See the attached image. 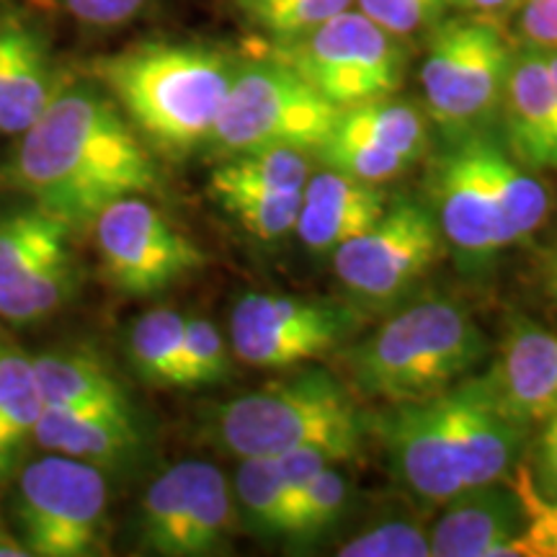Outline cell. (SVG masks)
<instances>
[{
	"mask_svg": "<svg viewBox=\"0 0 557 557\" xmlns=\"http://www.w3.org/2000/svg\"><path fill=\"white\" fill-rule=\"evenodd\" d=\"M0 184L65 220L75 233L124 197L158 191L160 171L139 132L94 78H62L21 143Z\"/></svg>",
	"mask_w": 557,
	"mask_h": 557,
	"instance_id": "1",
	"label": "cell"
},
{
	"mask_svg": "<svg viewBox=\"0 0 557 557\" xmlns=\"http://www.w3.org/2000/svg\"><path fill=\"white\" fill-rule=\"evenodd\" d=\"M374 423L400 483L436 506L506 480L527 444V426L500 410L485 377L451 385L434 398L400 403Z\"/></svg>",
	"mask_w": 557,
	"mask_h": 557,
	"instance_id": "2",
	"label": "cell"
},
{
	"mask_svg": "<svg viewBox=\"0 0 557 557\" xmlns=\"http://www.w3.org/2000/svg\"><path fill=\"white\" fill-rule=\"evenodd\" d=\"M238 62L194 41H139L96 58L88 75L120 103L145 143L186 156L207 145Z\"/></svg>",
	"mask_w": 557,
	"mask_h": 557,
	"instance_id": "3",
	"label": "cell"
},
{
	"mask_svg": "<svg viewBox=\"0 0 557 557\" xmlns=\"http://www.w3.org/2000/svg\"><path fill=\"white\" fill-rule=\"evenodd\" d=\"M431 199L444 243L470 271L529 238L549 209L545 184L485 129L449 139L431 171Z\"/></svg>",
	"mask_w": 557,
	"mask_h": 557,
	"instance_id": "4",
	"label": "cell"
},
{
	"mask_svg": "<svg viewBox=\"0 0 557 557\" xmlns=\"http://www.w3.org/2000/svg\"><path fill=\"white\" fill-rule=\"evenodd\" d=\"M201 429L214 447L238 459H271L312 444L346 462L364 447L369 418L344 382L310 369L209 408Z\"/></svg>",
	"mask_w": 557,
	"mask_h": 557,
	"instance_id": "5",
	"label": "cell"
},
{
	"mask_svg": "<svg viewBox=\"0 0 557 557\" xmlns=\"http://www.w3.org/2000/svg\"><path fill=\"white\" fill-rule=\"evenodd\" d=\"M487 354L475 318L451 299H426L400 310L341 357L348 382L389 406L434 398L470 374Z\"/></svg>",
	"mask_w": 557,
	"mask_h": 557,
	"instance_id": "6",
	"label": "cell"
},
{
	"mask_svg": "<svg viewBox=\"0 0 557 557\" xmlns=\"http://www.w3.org/2000/svg\"><path fill=\"white\" fill-rule=\"evenodd\" d=\"M338 114V107L278 60H240L205 148L218 158L269 148L315 152Z\"/></svg>",
	"mask_w": 557,
	"mask_h": 557,
	"instance_id": "7",
	"label": "cell"
},
{
	"mask_svg": "<svg viewBox=\"0 0 557 557\" xmlns=\"http://www.w3.org/2000/svg\"><path fill=\"white\" fill-rule=\"evenodd\" d=\"M429 32L421 65L429 120L447 139L485 129L504 101L511 45L483 13L442 18Z\"/></svg>",
	"mask_w": 557,
	"mask_h": 557,
	"instance_id": "8",
	"label": "cell"
},
{
	"mask_svg": "<svg viewBox=\"0 0 557 557\" xmlns=\"http://www.w3.org/2000/svg\"><path fill=\"white\" fill-rule=\"evenodd\" d=\"M267 52L338 109L395 96L408 65L400 39L354 9L341 11L302 37L271 41Z\"/></svg>",
	"mask_w": 557,
	"mask_h": 557,
	"instance_id": "9",
	"label": "cell"
},
{
	"mask_svg": "<svg viewBox=\"0 0 557 557\" xmlns=\"http://www.w3.org/2000/svg\"><path fill=\"white\" fill-rule=\"evenodd\" d=\"M107 511L109 483L96 465L47 451L21 472L13 513L29 555H94L103 542Z\"/></svg>",
	"mask_w": 557,
	"mask_h": 557,
	"instance_id": "10",
	"label": "cell"
},
{
	"mask_svg": "<svg viewBox=\"0 0 557 557\" xmlns=\"http://www.w3.org/2000/svg\"><path fill=\"white\" fill-rule=\"evenodd\" d=\"M444 250L434 209L416 199L389 201L372 227L341 246L333 259L338 282L364 308L398 305L429 274Z\"/></svg>",
	"mask_w": 557,
	"mask_h": 557,
	"instance_id": "11",
	"label": "cell"
},
{
	"mask_svg": "<svg viewBox=\"0 0 557 557\" xmlns=\"http://www.w3.org/2000/svg\"><path fill=\"white\" fill-rule=\"evenodd\" d=\"M364 323L359 305L323 297L248 292L230 312V341L240 361L259 369H287L325 357Z\"/></svg>",
	"mask_w": 557,
	"mask_h": 557,
	"instance_id": "12",
	"label": "cell"
},
{
	"mask_svg": "<svg viewBox=\"0 0 557 557\" xmlns=\"http://www.w3.org/2000/svg\"><path fill=\"white\" fill-rule=\"evenodd\" d=\"M75 230L37 205L0 214V318L34 325L58 312L78 287Z\"/></svg>",
	"mask_w": 557,
	"mask_h": 557,
	"instance_id": "13",
	"label": "cell"
},
{
	"mask_svg": "<svg viewBox=\"0 0 557 557\" xmlns=\"http://www.w3.org/2000/svg\"><path fill=\"white\" fill-rule=\"evenodd\" d=\"M233 487L214 465L184 459L152 480L137 508V542L163 557L220 553L235 529Z\"/></svg>",
	"mask_w": 557,
	"mask_h": 557,
	"instance_id": "14",
	"label": "cell"
},
{
	"mask_svg": "<svg viewBox=\"0 0 557 557\" xmlns=\"http://www.w3.org/2000/svg\"><path fill=\"white\" fill-rule=\"evenodd\" d=\"M103 276L116 292L150 297L207 263V253L145 197H124L94 220Z\"/></svg>",
	"mask_w": 557,
	"mask_h": 557,
	"instance_id": "15",
	"label": "cell"
},
{
	"mask_svg": "<svg viewBox=\"0 0 557 557\" xmlns=\"http://www.w3.org/2000/svg\"><path fill=\"white\" fill-rule=\"evenodd\" d=\"M310 152L295 148L250 150L222 158L209 189L230 218L263 243H276L295 230Z\"/></svg>",
	"mask_w": 557,
	"mask_h": 557,
	"instance_id": "16",
	"label": "cell"
},
{
	"mask_svg": "<svg viewBox=\"0 0 557 557\" xmlns=\"http://www.w3.org/2000/svg\"><path fill=\"white\" fill-rule=\"evenodd\" d=\"M429 529L431 557H511L519 555V534L527 524L517 487L487 483L444 504Z\"/></svg>",
	"mask_w": 557,
	"mask_h": 557,
	"instance_id": "17",
	"label": "cell"
},
{
	"mask_svg": "<svg viewBox=\"0 0 557 557\" xmlns=\"http://www.w3.org/2000/svg\"><path fill=\"white\" fill-rule=\"evenodd\" d=\"M483 377L508 418L527 429L542 423L557 410V336L517 318Z\"/></svg>",
	"mask_w": 557,
	"mask_h": 557,
	"instance_id": "18",
	"label": "cell"
},
{
	"mask_svg": "<svg viewBox=\"0 0 557 557\" xmlns=\"http://www.w3.org/2000/svg\"><path fill=\"white\" fill-rule=\"evenodd\" d=\"M389 205L382 184L323 169L305 181L297 214V238L315 256H333L382 218Z\"/></svg>",
	"mask_w": 557,
	"mask_h": 557,
	"instance_id": "19",
	"label": "cell"
},
{
	"mask_svg": "<svg viewBox=\"0 0 557 557\" xmlns=\"http://www.w3.org/2000/svg\"><path fill=\"white\" fill-rule=\"evenodd\" d=\"M500 114L508 152L529 171L557 169V94L545 52L521 47L508 70Z\"/></svg>",
	"mask_w": 557,
	"mask_h": 557,
	"instance_id": "20",
	"label": "cell"
},
{
	"mask_svg": "<svg viewBox=\"0 0 557 557\" xmlns=\"http://www.w3.org/2000/svg\"><path fill=\"white\" fill-rule=\"evenodd\" d=\"M34 442L45 451L83 459L96 468L127 462L143 444L132 406H45Z\"/></svg>",
	"mask_w": 557,
	"mask_h": 557,
	"instance_id": "21",
	"label": "cell"
},
{
	"mask_svg": "<svg viewBox=\"0 0 557 557\" xmlns=\"http://www.w3.org/2000/svg\"><path fill=\"white\" fill-rule=\"evenodd\" d=\"M32 359L45 406H129L120 380L86 348H52Z\"/></svg>",
	"mask_w": 557,
	"mask_h": 557,
	"instance_id": "22",
	"label": "cell"
},
{
	"mask_svg": "<svg viewBox=\"0 0 557 557\" xmlns=\"http://www.w3.org/2000/svg\"><path fill=\"white\" fill-rule=\"evenodd\" d=\"M45 410L34 359L24 348L0 338V478L16 468L21 451L34 442Z\"/></svg>",
	"mask_w": 557,
	"mask_h": 557,
	"instance_id": "23",
	"label": "cell"
},
{
	"mask_svg": "<svg viewBox=\"0 0 557 557\" xmlns=\"http://www.w3.org/2000/svg\"><path fill=\"white\" fill-rule=\"evenodd\" d=\"M65 75L54 62L50 39L34 24L13 67L11 83L0 99V135H21L37 122Z\"/></svg>",
	"mask_w": 557,
	"mask_h": 557,
	"instance_id": "24",
	"label": "cell"
},
{
	"mask_svg": "<svg viewBox=\"0 0 557 557\" xmlns=\"http://www.w3.org/2000/svg\"><path fill=\"white\" fill-rule=\"evenodd\" d=\"M336 124L351 135L364 137L369 143L406 158L410 165L423 156L429 143L426 120L421 111L413 103L398 101L393 96L341 109Z\"/></svg>",
	"mask_w": 557,
	"mask_h": 557,
	"instance_id": "25",
	"label": "cell"
},
{
	"mask_svg": "<svg viewBox=\"0 0 557 557\" xmlns=\"http://www.w3.org/2000/svg\"><path fill=\"white\" fill-rule=\"evenodd\" d=\"M186 315L171 308L148 310L129 331L127 351L139 380L158 387H181Z\"/></svg>",
	"mask_w": 557,
	"mask_h": 557,
	"instance_id": "26",
	"label": "cell"
},
{
	"mask_svg": "<svg viewBox=\"0 0 557 557\" xmlns=\"http://www.w3.org/2000/svg\"><path fill=\"white\" fill-rule=\"evenodd\" d=\"M235 508L261 537H289L292 527V506L287 487L274 459L269 457H248L240 459V468L235 472Z\"/></svg>",
	"mask_w": 557,
	"mask_h": 557,
	"instance_id": "27",
	"label": "cell"
},
{
	"mask_svg": "<svg viewBox=\"0 0 557 557\" xmlns=\"http://www.w3.org/2000/svg\"><path fill=\"white\" fill-rule=\"evenodd\" d=\"M351 3L354 0H233L246 24L267 34L271 41L302 37L341 11L351 9Z\"/></svg>",
	"mask_w": 557,
	"mask_h": 557,
	"instance_id": "28",
	"label": "cell"
},
{
	"mask_svg": "<svg viewBox=\"0 0 557 557\" xmlns=\"http://www.w3.org/2000/svg\"><path fill=\"white\" fill-rule=\"evenodd\" d=\"M315 156L325 169L369 181V184H385V181L400 176L410 169L406 158L395 156V152L380 148V145L369 143L364 137L351 135V132L341 129L338 124H333V129L315 150Z\"/></svg>",
	"mask_w": 557,
	"mask_h": 557,
	"instance_id": "29",
	"label": "cell"
},
{
	"mask_svg": "<svg viewBox=\"0 0 557 557\" xmlns=\"http://www.w3.org/2000/svg\"><path fill=\"white\" fill-rule=\"evenodd\" d=\"M348 506V480L336 465L325 468L312 483L299 493L292 511V542H312L325 534L344 517Z\"/></svg>",
	"mask_w": 557,
	"mask_h": 557,
	"instance_id": "30",
	"label": "cell"
},
{
	"mask_svg": "<svg viewBox=\"0 0 557 557\" xmlns=\"http://www.w3.org/2000/svg\"><path fill=\"white\" fill-rule=\"evenodd\" d=\"M230 377L225 338L212 320L186 315L184 354H181V387L220 385Z\"/></svg>",
	"mask_w": 557,
	"mask_h": 557,
	"instance_id": "31",
	"label": "cell"
},
{
	"mask_svg": "<svg viewBox=\"0 0 557 557\" xmlns=\"http://www.w3.org/2000/svg\"><path fill=\"white\" fill-rule=\"evenodd\" d=\"M341 557H431L429 529L410 519H385L338 549Z\"/></svg>",
	"mask_w": 557,
	"mask_h": 557,
	"instance_id": "32",
	"label": "cell"
},
{
	"mask_svg": "<svg viewBox=\"0 0 557 557\" xmlns=\"http://www.w3.org/2000/svg\"><path fill=\"white\" fill-rule=\"evenodd\" d=\"M359 11L377 21L382 29L398 39L429 32L447 18L451 9H465V0H357Z\"/></svg>",
	"mask_w": 557,
	"mask_h": 557,
	"instance_id": "33",
	"label": "cell"
},
{
	"mask_svg": "<svg viewBox=\"0 0 557 557\" xmlns=\"http://www.w3.org/2000/svg\"><path fill=\"white\" fill-rule=\"evenodd\" d=\"M517 487L524 504L527 524L519 534V555L524 557H557V500H542L529 480L527 465H517Z\"/></svg>",
	"mask_w": 557,
	"mask_h": 557,
	"instance_id": "34",
	"label": "cell"
},
{
	"mask_svg": "<svg viewBox=\"0 0 557 557\" xmlns=\"http://www.w3.org/2000/svg\"><path fill=\"white\" fill-rule=\"evenodd\" d=\"M527 472L542 500H557V410L542 421L540 436L532 444V465Z\"/></svg>",
	"mask_w": 557,
	"mask_h": 557,
	"instance_id": "35",
	"label": "cell"
},
{
	"mask_svg": "<svg viewBox=\"0 0 557 557\" xmlns=\"http://www.w3.org/2000/svg\"><path fill=\"white\" fill-rule=\"evenodd\" d=\"M517 32L524 47L557 50V0H519Z\"/></svg>",
	"mask_w": 557,
	"mask_h": 557,
	"instance_id": "36",
	"label": "cell"
},
{
	"mask_svg": "<svg viewBox=\"0 0 557 557\" xmlns=\"http://www.w3.org/2000/svg\"><path fill=\"white\" fill-rule=\"evenodd\" d=\"M62 5L81 24L109 29V26L127 24V21L139 16L148 0H62Z\"/></svg>",
	"mask_w": 557,
	"mask_h": 557,
	"instance_id": "37",
	"label": "cell"
},
{
	"mask_svg": "<svg viewBox=\"0 0 557 557\" xmlns=\"http://www.w3.org/2000/svg\"><path fill=\"white\" fill-rule=\"evenodd\" d=\"M32 29L34 21L26 18L24 13L0 11V99H3L5 88H9L21 47H24Z\"/></svg>",
	"mask_w": 557,
	"mask_h": 557,
	"instance_id": "38",
	"label": "cell"
},
{
	"mask_svg": "<svg viewBox=\"0 0 557 557\" xmlns=\"http://www.w3.org/2000/svg\"><path fill=\"white\" fill-rule=\"evenodd\" d=\"M519 0H465V9L472 13H483V16H491V13L511 9Z\"/></svg>",
	"mask_w": 557,
	"mask_h": 557,
	"instance_id": "39",
	"label": "cell"
},
{
	"mask_svg": "<svg viewBox=\"0 0 557 557\" xmlns=\"http://www.w3.org/2000/svg\"><path fill=\"white\" fill-rule=\"evenodd\" d=\"M545 52V60H547V70H549V81H553V88L557 94V50H542Z\"/></svg>",
	"mask_w": 557,
	"mask_h": 557,
	"instance_id": "40",
	"label": "cell"
},
{
	"mask_svg": "<svg viewBox=\"0 0 557 557\" xmlns=\"http://www.w3.org/2000/svg\"><path fill=\"white\" fill-rule=\"evenodd\" d=\"M549 278H553V292H555V297H557V267H553V274H549Z\"/></svg>",
	"mask_w": 557,
	"mask_h": 557,
	"instance_id": "41",
	"label": "cell"
},
{
	"mask_svg": "<svg viewBox=\"0 0 557 557\" xmlns=\"http://www.w3.org/2000/svg\"><path fill=\"white\" fill-rule=\"evenodd\" d=\"M553 267H557V248H555V253H553Z\"/></svg>",
	"mask_w": 557,
	"mask_h": 557,
	"instance_id": "42",
	"label": "cell"
}]
</instances>
